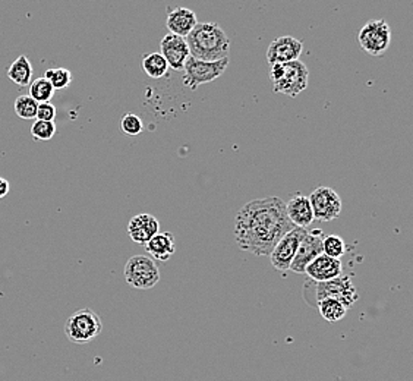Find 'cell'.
Instances as JSON below:
<instances>
[{
	"mask_svg": "<svg viewBox=\"0 0 413 381\" xmlns=\"http://www.w3.org/2000/svg\"><path fill=\"white\" fill-rule=\"evenodd\" d=\"M295 229L286 214V204L278 196L246 203L235 217L237 246L257 257H270L277 242Z\"/></svg>",
	"mask_w": 413,
	"mask_h": 381,
	"instance_id": "obj_1",
	"label": "cell"
},
{
	"mask_svg": "<svg viewBox=\"0 0 413 381\" xmlns=\"http://www.w3.org/2000/svg\"><path fill=\"white\" fill-rule=\"evenodd\" d=\"M185 40L194 59L217 62L229 58L230 38L216 22H198Z\"/></svg>",
	"mask_w": 413,
	"mask_h": 381,
	"instance_id": "obj_2",
	"label": "cell"
},
{
	"mask_svg": "<svg viewBox=\"0 0 413 381\" xmlns=\"http://www.w3.org/2000/svg\"><path fill=\"white\" fill-rule=\"evenodd\" d=\"M270 81L274 93L295 99L308 87L310 71L301 60L273 65L270 67Z\"/></svg>",
	"mask_w": 413,
	"mask_h": 381,
	"instance_id": "obj_3",
	"label": "cell"
},
{
	"mask_svg": "<svg viewBox=\"0 0 413 381\" xmlns=\"http://www.w3.org/2000/svg\"><path fill=\"white\" fill-rule=\"evenodd\" d=\"M103 332V321L100 315L90 308H83L74 312L65 323V335L69 341L76 345L90 344Z\"/></svg>",
	"mask_w": 413,
	"mask_h": 381,
	"instance_id": "obj_4",
	"label": "cell"
},
{
	"mask_svg": "<svg viewBox=\"0 0 413 381\" xmlns=\"http://www.w3.org/2000/svg\"><path fill=\"white\" fill-rule=\"evenodd\" d=\"M230 59L226 58L217 62H203L188 58L183 67V84L195 91L198 87L216 81L228 69Z\"/></svg>",
	"mask_w": 413,
	"mask_h": 381,
	"instance_id": "obj_5",
	"label": "cell"
},
{
	"mask_svg": "<svg viewBox=\"0 0 413 381\" xmlns=\"http://www.w3.org/2000/svg\"><path fill=\"white\" fill-rule=\"evenodd\" d=\"M125 280L126 283L140 291L154 287L160 282V269L155 264V260L149 255H134L125 264Z\"/></svg>",
	"mask_w": 413,
	"mask_h": 381,
	"instance_id": "obj_6",
	"label": "cell"
},
{
	"mask_svg": "<svg viewBox=\"0 0 413 381\" xmlns=\"http://www.w3.org/2000/svg\"><path fill=\"white\" fill-rule=\"evenodd\" d=\"M359 44L372 56H382L391 43V30L385 19H371L359 31Z\"/></svg>",
	"mask_w": 413,
	"mask_h": 381,
	"instance_id": "obj_7",
	"label": "cell"
},
{
	"mask_svg": "<svg viewBox=\"0 0 413 381\" xmlns=\"http://www.w3.org/2000/svg\"><path fill=\"white\" fill-rule=\"evenodd\" d=\"M315 296H317V302L328 298L336 299L346 310L352 308V305H355V302L359 299L357 289L352 278L346 274H340L339 278L328 282L317 283Z\"/></svg>",
	"mask_w": 413,
	"mask_h": 381,
	"instance_id": "obj_8",
	"label": "cell"
},
{
	"mask_svg": "<svg viewBox=\"0 0 413 381\" xmlns=\"http://www.w3.org/2000/svg\"><path fill=\"white\" fill-rule=\"evenodd\" d=\"M314 220L331 221L340 216L343 201L340 195L330 187H318L308 196Z\"/></svg>",
	"mask_w": 413,
	"mask_h": 381,
	"instance_id": "obj_9",
	"label": "cell"
},
{
	"mask_svg": "<svg viewBox=\"0 0 413 381\" xmlns=\"http://www.w3.org/2000/svg\"><path fill=\"white\" fill-rule=\"evenodd\" d=\"M308 229H301L295 228L290 232H287L282 239L277 242L274 249L270 254V262L271 266L278 271H287L290 269V264L293 258H295L298 248L305 238Z\"/></svg>",
	"mask_w": 413,
	"mask_h": 381,
	"instance_id": "obj_10",
	"label": "cell"
},
{
	"mask_svg": "<svg viewBox=\"0 0 413 381\" xmlns=\"http://www.w3.org/2000/svg\"><path fill=\"white\" fill-rule=\"evenodd\" d=\"M323 239L324 233L321 229L306 232L289 270L298 274L305 273V269L308 267L310 262H312L318 255L323 254Z\"/></svg>",
	"mask_w": 413,
	"mask_h": 381,
	"instance_id": "obj_11",
	"label": "cell"
},
{
	"mask_svg": "<svg viewBox=\"0 0 413 381\" xmlns=\"http://www.w3.org/2000/svg\"><path fill=\"white\" fill-rule=\"evenodd\" d=\"M303 50L302 42L292 35H282L273 40L267 49V62L270 67L280 63L299 60Z\"/></svg>",
	"mask_w": 413,
	"mask_h": 381,
	"instance_id": "obj_12",
	"label": "cell"
},
{
	"mask_svg": "<svg viewBox=\"0 0 413 381\" xmlns=\"http://www.w3.org/2000/svg\"><path fill=\"white\" fill-rule=\"evenodd\" d=\"M160 55H162L171 71H183L186 60L191 56L188 44L183 37L166 34L160 43Z\"/></svg>",
	"mask_w": 413,
	"mask_h": 381,
	"instance_id": "obj_13",
	"label": "cell"
},
{
	"mask_svg": "<svg viewBox=\"0 0 413 381\" xmlns=\"http://www.w3.org/2000/svg\"><path fill=\"white\" fill-rule=\"evenodd\" d=\"M160 232V221L150 213H141L128 223V235L135 244L146 245Z\"/></svg>",
	"mask_w": 413,
	"mask_h": 381,
	"instance_id": "obj_14",
	"label": "cell"
},
{
	"mask_svg": "<svg viewBox=\"0 0 413 381\" xmlns=\"http://www.w3.org/2000/svg\"><path fill=\"white\" fill-rule=\"evenodd\" d=\"M342 261L336 258H330L324 254L318 255L308 267L305 269V274H308L315 283H323L339 278L342 273Z\"/></svg>",
	"mask_w": 413,
	"mask_h": 381,
	"instance_id": "obj_15",
	"label": "cell"
},
{
	"mask_svg": "<svg viewBox=\"0 0 413 381\" xmlns=\"http://www.w3.org/2000/svg\"><path fill=\"white\" fill-rule=\"evenodd\" d=\"M286 204V214L290 223L295 228L301 229H308V226L312 225L314 221V213L310 204L308 196L302 194L293 195L292 198L285 203Z\"/></svg>",
	"mask_w": 413,
	"mask_h": 381,
	"instance_id": "obj_16",
	"label": "cell"
},
{
	"mask_svg": "<svg viewBox=\"0 0 413 381\" xmlns=\"http://www.w3.org/2000/svg\"><path fill=\"white\" fill-rule=\"evenodd\" d=\"M198 24L195 12L188 8H169L166 27L170 34L186 38Z\"/></svg>",
	"mask_w": 413,
	"mask_h": 381,
	"instance_id": "obj_17",
	"label": "cell"
},
{
	"mask_svg": "<svg viewBox=\"0 0 413 381\" xmlns=\"http://www.w3.org/2000/svg\"><path fill=\"white\" fill-rule=\"evenodd\" d=\"M146 253L158 261H169L176 253V239L170 232H158L154 238L145 245Z\"/></svg>",
	"mask_w": 413,
	"mask_h": 381,
	"instance_id": "obj_18",
	"label": "cell"
},
{
	"mask_svg": "<svg viewBox=\"0 0 413 381\" xmlns=\"http://www.w3.org/2000/svg\"><path fill=\"white\" fill-rule=\"evenodd\" d=\"M8 78L18 87L30 85L33 81V65L30 59L25 55H21L18 59H15V62L8 69Z\"/></svg>",
	"mask_w": 413,
	"mask_h": 381,
	"instance_id": "obj_19",
	"label": "cell"
},
{
	"mask_svg": "<svg viewBox=\"0 0 413 381\" xmlns=\"http://www.w3.org/2000/svg\"><path fill=\"white\" fill-rule=\"evenodd\" d=\"M141 65L142 71L150 78H154V80H160V78L166 76L169 72V65L166 59L160 53H157V51L142 56Z\"/></svg>",
	"mask_w": 413,
	"mask_h": 381,
	"instance_id": "obj_20",
	"label": "cell"
},
{
	"mask_svg": "<svg viewBox=\"0 0 413 381\" xmlns=\"http://www.w3.org/2000/svg\"><path fill=\"white\" fill-rule=\"evenodd\" d=\"M317 307L319 314H321V317L328 323H337L343 320L346 317V312H348V310H346L339 300L330 298L318 300Z\"/></svg>",
	"mask_w": 413,
	"mask_h": 381,
	"instance_id": "obj_21",
	"label": "cell"
},
{
	"mask_svg": "<svg viewBox=\"0 0 413 381\" xmlns=\"http://www.w3.org/2000/svg\"><path fill=\"white\" fill-rule=\"evenodd\" d=\"M53 94H55V88L46 80L44 76L37 78V80L31 81L30 84V97L40 103H50Z\"/></svg>",
	"mask_w": 413,
	"mask_h": 381,
	"instance_id": "obj_22",
	"label": "cell"
},
{
	"mask_svg": "<svg viewBox=\"0 0 413 381\" xmlns=\"http://www.w3.org/2000/svg\"><path fill=\"white\" fill-rule=\"evenodd\" d=\"M346 253V242L343 241L342 236L339 235H328L324 236L323 239V254L330 257V258H336L340 260Z\"/></svg>",
	"mask_w": 413,
	"mask_h": 381,
	"instance_id": "obj_23",
	"label": "cell"
},
{
	"mask_svg": "<svg viewBox=\"0 0 413 381\" xmlns=\"http://www.w3.org/2000/svg\"><path fill=\"white\" fill-rule=\"evenodd\" d=\"M44 78L55 90H63L66 87H69L72 83V74L69 69H66V68L49 69V71H46Z\"/></svg>",
	"mask_w": 413,
	"mask_h": 381,
	"instance_id": "obj_24",
	"label": "cell"
},
{
	"mask_svg": "<svg viewBox=\"0 0 413 381\" xmlns=\"http://www.w3.org/2000/svg\"><path fill=\"white\" fill-rule=\"evenodd\" d=\"M37 108H38V103L33 100L30 96L24 94L15 100V112L21 119H25V121L34 119L37 116Z\"/></svg>",
	"mask_w": 413,
	"mask_h": 381,
	"instance_id": "obj_25",
	"label": "cell"
},
{
	"mask_svg": "<svg viewBox=\"0 0 413 381\" xmlns=\"http://www.w3.org/2000/svg\"><path fill=\"white\" fill-rule=\"evenodd\" d=\"M56 134L55 122L35 121L31 126V135L35 141H50Z\"/></svg>",
	"mask_w": 413,
	"mask_h": 381,
	"instance_id": "obj_26",
	"label": "cell"
},
{
	"mask_svg": "<svg viewBox=\"0 0 413 381\" xmlns=\"http://www.w3.org/2000/svg\"><path fill=\"white\" fill-rule=\"evenodd\" d=\"M121 129H122V133H125L126 135H130V137L140 135L144 130L141 117L134 113H126L121 121Z\"/></svg>",
	"mask_w": 413,
	"mask_h": 381,
	"instance_id": "obj_27",
	"label": "cell"
},
{
	"mask_svg": "<svg viewBox=\"0 0 413 381\" xmlns=\"http://www.w3.org/2000/svg\"><path fill=\"white\" fill-rule=\"evenodd\" d=\"M37 121L53 122L56 117V108L51 103H40L37 108Z\"/></svg>",
	"mask_w": 413,
	"mask_h": 381,
	"instance_id": "obj_28",
	"label": "cell"
},
{
	"mask_svg": "<svg viewBox=\"0 0 413 381\" xmlns=\"http://www.w3.org/2000/svg\"><path fill=\"white\" fill-rule=\"evenodd\" d=\"M9 191H10L9 180L5 178H0V200L5 198V196L9 194Z\"/></svg>",
	"mask_w": 413,
	"mask_h": 381,
	"instance_id": "obj_29",
	"label": "cell"
}]
</instances>
